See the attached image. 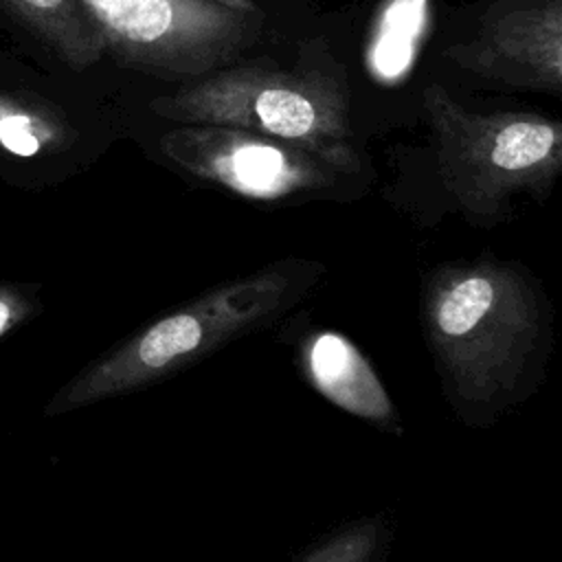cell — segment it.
Returning <instances> with one entry per match:
<instances>
[{
	"label": "cell",
	"instance_id": "cell-1",
	"mask_svg": "<svg viewBox=\"0 0 562 562\" xmlns=\"http://www.w3.org/2000/svg\"><path fill=\"white\" fill-rule=\"evenodd\" d=\"M419 318L454 415L490 428L531 397L553 347V310L516 261H448L419 292Z\"/></svg>",
	"mask_w": 562,
	"mask_h": 562
},
{
	"label": "cell",
	"instance_id": "cell-2",
	"mask_svg": "<svg viewBox=\"0 0 562 562\" xmlns=\"http://www.w3.org/2000/svg\"><path fill=\"white\" fill-rule=\"evenodd\" d=\"M321 274V263L292 257L206 290L121 342L70 386L64 395L66 406L156 384L211 351L272 325L312 292Z\"/></svg>",
	"mask_w": 562,
	"mask_h": 562
},
{
	"label": "cell",
	"instance_id": "cell-3",
	"mask_svg": "<svg viewBox=\"0 0 562 562\" xmlns=\"http://www.w3.org/2000/svg\"><path fill=\"white\" fill-rule=\"evenodd\" d=\"M151 110L184 125H222L281 140L336 173L360 169L345 88L321 72L233 66L151 101Z\"/></svg>",
	"mask_w": 562,
	"mask_h": 562
},
{
	"label": "cell",
	"instance_id": "cell-4",
	"mask_svg": "<svg viewBox=\"0 0 562 562\" xmlns=\"http://www.w3.org/2000/svg\"><path fill=\"white\" fill-rule=\"evenodd\" d=\"M424 105L441 187L470 220L503 217L518 193H547L562 167V127L531 112L481 114L430 83Z\"/></svg>",
	"mask_w": 562,
	"mask_h": 562
},
{
	"label": "cell",
	"instance_id": "cell-5",
	"mask_svg": "<svg viewBox=\"0 0 562 562\" xmlns=\"http://www.w3.org/2000/svg\"><path fill=\"white\" fill-rule=\"evenodd\" d=\"M108 50L156 77H200L237 59L261 33L250 7L217 0H81Z\"/></svg>",
	"mask_w": 562,
	"mask_h": 562
},
{
	"label": "cell",
	"instance_id": "cell-6",
	"mask_svg": "<svg viewBox=\"0 0 562 562\" xmlns=\"http://www.w3.org/2000/svg\"><path fill=\"white\" fill-rule=\"evenodd\" d=\"M187 173L241 198L279 202L325 189L334 169L281 140L222 125H182L160 138Z\"/></svg>",
	"mask_w": 562,
	"mask_h": 562
},
{
	"label": "cell",
	"instance_id": "cell-7",
	"mask_svg": "<svg viewBox=\"0 0 562 562\" xmlns=\"http://www.w3.org/2000/svg\"><path fill=\"white\" fill-rule=\"evenodd\" d=\"M446 57L505 86L560 92L562 0H501Z\"/></svg>",
	"mask_w": 562,
	"mask_h": 562
},
{
	"label": "cell",
	"instance_id": "cell-8",
	"mask_svg": "<svg viewBox=\"0 0 562 562\" xmlns=\"http://www.w3.org/2000/svg\"><path fill=\"white\" fill-rule=\"evenodd\" d=\"M299 364L312 389L334 406L400 435L402 422L395 404L371 362L347 336L331 329L310 331L301 340Z\"/></svg>",
	"mask_w": 562,
	"mask_h": 562
},
{
	"label": "cell",
	"instance_id": "cell-9",
	"mask_svg": "<svg viewBox=\"0 0 562 562\" xmlns=\"http://www.w3.org/2000/svg\"><path fill=\"white\" fill-rule=\"evenodd\" d=\"M9 7L70 66L88 68L108 50L81 0H7Z\"/></svg>",
	"mask_w": 562,
	"mask_h": 562
},
{
	"label": "cell",
	"instance_id": "cell-10",
	"mask_svg": "<svg viewBox=\"0 0 562 562\" xmlns=\"http://www.w3.org/2000/svg\"><path fill=\"white\" fill-rule=\"evenodd\" d=\"M384 540L380 518H360L321 540L299 562H378Z\"/></svg>",
	"mask_w": 562,
	"mask_h": 562
},
{
	"label": "cell",
	"instance_id": "cell-11",
	"mask_svg": "<svg viewBox=\"0 0 562 562\" xmlns=\"http://www.w3.org/2000/svg\"><path fill=\"white\" fill-rule=\"evenodd\" d=\"M59 138L57 125L40 112L0 97V145L22 158L35 156Z\"/></svg>",
	"mask_w": 562,
	"mask_h": 562
},
{
	"label": "cell",
	"instance_id": "cell-12",
	"mask_svg": "<svg viewBox=\"0 0 562 562\" xmlns=\"http://www.w3.org/2000/svg\"><path fill=\"white\" fill-rule=\"evenodd\" d=\"M7 318H9V305L0 301V331H2L4 325H7Z\"/></svg>",
	"mask_w": 562,
	"mask_h": 562
},
{
	"label": "cell",
	"instance_id": "cell-13",
	"mask_svg": "<svg viewBox=\"0 0 562 562\" xmlns=\"http://www.w3.org/2000/svg\"><path fill=\"white\" fill-rule=\"evenodd\" d=\"M217 2H224V4H231V7H248L241 0H217Z\"/></svg>",
	"mask_w": 562,
	"mask_h": 562
}]
</instances>
